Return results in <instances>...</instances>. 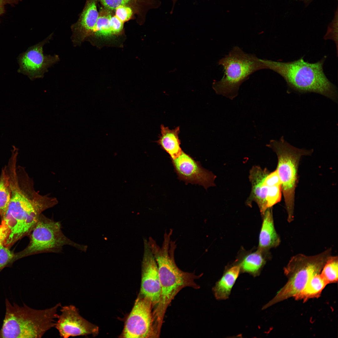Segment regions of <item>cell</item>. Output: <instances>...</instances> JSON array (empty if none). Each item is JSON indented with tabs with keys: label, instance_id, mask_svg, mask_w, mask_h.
Wrapping results in <instances>:
<instances>
[{
	"label": "cell",
	"instance_id": "28",
	"mask_svg": "<svg viewBox=\"0 0 338 338\" xmlns=\"http://www.w3.org/2000/svg\"><path fill=\"white\" fill-rule=\"evenodd\" d=\"M263 184L269 187L281 185L276 170L270 173L268 172L267 174L264 179Z\"/></svg>",
	"mask_w": 338,
	"mask_h": 338
},
{
	"label": "cell",
	"instance_id": "24",
	"mask_svg": "<svg viewBox=\"0 0 338 338\" xmlns=\"http://www.w3.org/2000/svg\"><path fill=\"white\" fill-rule=\"evenodd\" d=\"M338 8L335 11L334 16L328 26L327 32L324 37L325 39H331L336 43L337 48Z\"/></svg>",
	"mask_w": 338,
	"mask_h": 338
},
{
	"label": "cell",
	"instance_id": "14",
	"mask_svg": "<svg viewBox=\"0 0 338 338\" xmlns=\"http://www.w3.org/2000/svg\"><path fill=\"white\" fill-rule=\"evenodd\" d=\"M97 2V0H86L78 20L71 26V39L74 47L88 41L92 35L99 16Z\"/></svg>",
	"mask_w": 338,
	"mask_h": 338
},
{
	"label": "cell",
	"instance_id": "17",
	"mask_svg": "<svg viewBox=\"0 0 338 338\" xmlns=\"http://www.w3.org/2000/svg\"><path fill=\"white\" fill-rule=\"evenodd\" d=\"M263 217V222L259 236L258 250L262 252H265L270 248L279 245L280 239L274 228L271 208L266 210Z\"/></svg>",
	"mask_w": 338,
	"mask_h": 338
},
{
	"label": "cell",
	"instance_id": "25",
	"mask_svg": "<svg viewBox=\"0 0 338 338\" xmlns=\"http://www.w3.org/2000/svg\"><path fill=\"white\" fill-rule=\"evenodd\" d=\"M282 188L281 185L269 187L266 197L268 208L279 202L281 198Z\"/></svg>",
	"mask_w": 338,
	"mask_h": 338
},
{
	"label": "cell",
	"instance_id": "20",
	"mask_svg": "<svg viewBox=\"0 0 338 338\" xmlns=\"http://www.w3.org/2000/svg\"><path fill=\"white\" fill-rule=\"evenodd\" d=\"M11 196L9 176L6 166L0 175V217L3 218L9 205Z\"/></svg>",
	"mask_w": 338,
	"mask_h": 338
},
{
	"label": "cell",
	"instance_id": "22",
	"mask_svg": "<svg viewBox=\"0 0 338 338\" xmlns=\"http://www.w3.org/2000/svg\"><path fill=\"white\" fill-rule=\"evenodd\" d=\"M263 253L258 250L247 255L241 262L240 268L244 272L254 275L258 274L265 262Z\"/></svg>",
	"mask_w": 338,
	"mask_h": 338
},
{
	"label": "cell",
	"instance_id": "18",
	"mask_svg": "<svg viewBox=\"0 0 338 338\" xmlns=\"http://www.w3.org/2000/svg\"><path fill=\"white\" fill-rule=\"evenodd\" d=\"M161 129V135L157 142L169 155L171 159L176 158L182 151L178 137L179 127L170 129L168 127L162 125Z\"/></svg>",
	"mask_w": 338,
	"mask_h": 338
},
{
	"label": "cell",
	"instance_id": "11",
	"mask_svg": "<svg viewBox=\"0 0 338 338\" xmlns=\"http://www.w3.org/2000/svg\"><path fill=\"white\" fill-rule=\"evenodd\" d=\"M60 310L61 313L58 315L54 327L61 337L89 335L95 336L98 334V327L83 317L74 305L61 306Z\"/></svg>",
	"mask_w": 338,
	"mask_h": 338
},
{
	"label": "cell",
	"instance_id": "29",
	"mask_svg": "<svg viewBox=\"0 0 338 338\" xmlns=\"http://www.w3.org/2000/svg\"><path fill=\"white\" fill-rule=\"evenodd\" d=\"M9 233V229L4 220H2L0 225V245L4 243Z\"/></svg>",
	"mask_w": 338,
	"mask_h": 338
},
{
	"label": "cell",
	"instance_id": "2",
	"mask_svg": "<svg viewBox=\"0 0 338 338\" xmlns=\"http://www.w3.org/2000/svg\"><path fill=\"white\" fill-rule=\"evenodd\" d=\"M172 233L166 232L161 247L152 238L148 241L149 247L156 262L161 286L159 302L153 313L154 326L160 334L166 309L177 294L187 287L195 289L200 286L195 280L199 279L202 274L184 272L177 265L174 257L177 244L171 238Z\"/></svg>",
	"mask_w": 338,
	"mask_h": 338
},
{
	"label": "cell",
	"instance_id": "15",
	"mask_svg": "<svg viewBox=\"0 0 338 338\" xmlns=\"http://www.w3.org/2000/svg\"><path fill=\"white\" fill-rule=\"evenodd\" d=\"M268 172L266 169L263 170L259 166H255L251 169L249 172V179L252 184V189L246 203L250 206L253 202H255L262 216L268 209L266 197L269 187L264 185L263 183Z\"/></svg>",
	"mask_w": 338,
	"mask_h": 338
},
{
	"label": "cell",
	"instance_id": "1",
	"mask_svg": "<svg viewBox=\"0 0 338 338\" xmlns=\"http://www.w3.org/2000/svg\"><path fill=\"white\" fill-rule=\"evenodd\" d=\"M9 180L11 198L2 219L9 229L4 243L7 247L30 233L42 213L58 203L56 198L36 191L33 179L28 175L13 173Z\"/></svg>",
	"mask_w": 338,
	"mask_h": 338
},
{
	"label": "cell",
	"instance_id": "19",
	"mask_svg": "<svg viewBox=\"0 0 338 338\" xmlns=\"http://www.w3.org/2000/svg\"><path fill=\"white\" fill-rule=\"evenodd\" d=\"M240 265L234 266L228 269L216 284L213 291L216 298L224 300L228 298L231 289L239 274Z\"/></svg>",
	"mask_w": 338,
	"mask_h": 338
},
{
	"label": "cell",
	"instance_id": "6",
	"mask_svg": "<svg viewBox=\"0 0 338 338\" xmlns=\"http://www.w3.org/2000/svg\"><path fill=\"white\" fill-rule=\"evenodd\" d=\"M331 252V249L329 248L315 255L299 254L292 257L284 268L287 282L263 309L290 297L297 300L312 278L320 273Z\"/></svg>",
	"mask_w": 338,
	"mask_h": 338
},
{
	"label": "cell",
	"instance_id": "31",
	"mask_svg": "<svg viewBox=\"0 0 338 338\" xmlns=\"http://www.w3.org/2000/svg\"><path fill=\"white\" fill-rule=\"evenodd\" d=\"M302 2L305 7L308 6L314 0H294Z\"/></svg>",
	"mask_w": 338,
	"mask_h": 338
},
{
	"label": "cell",
	"instance_id": "7",
	"mask_svg": "<svg viewBox=\"0 0 338 338\" xmlns=\"http://www.w3.org/2000/svg\"><path fill=\"white\" fill-rule=\"evenodd\" d=\"M266 146L271 148L277 156L276 170L280 181L287 220L291 222L294 218L295 190L299 162L302 156L310 155L313 150L294 147L285 141L283 136L278 141L271 140Z\"/></svg>",
	"mask_w": 338,
	"mask_h": 338
},
{
	"label": "cell",
	"instance_id": "13",
	"mask_svg": "<svg viewBox=\"0 0 338 338\" xmlns=\"http://www.w3.org/2000/svg\"><path fill=\"white\" fill-rule=\"evenodd\" d=\"M144 252L141 264L140 294L149 299L153 307L158 303L161 286L156 262L148 241L144 240Z\"/></svg>",
	"mask_w": 338,
	"mask_h": 338
},
{
	"label": "cell",
	"instance_id": "3",
	"mask_svg": "<svg viewBox=\"0 0 338 338\" xmlns=\"http://www.w3.org/2000/svg\"><path fill=\"white\" fill-rule=\"evenodd\" d=\"M324 58L315 63L305 61L303 57L284 62L262 59L266 69L273 70L282 76L291 88L300 92H313L333 100L337 99L336 88L323 71Z\"/></svg>",
	"mask_w": 338,
	"mask_h": 338
},
{
	"label": "cell",
	"instance_id": "30",
	"mask_svg": "<svg viewBox=\"0 0 338 338\" xmlns=\"http://www.w3.org/2000/svg\"><path fill=\"white\" fill-rule=\"evenodd\" d=\"M21 0H0V18L6 12L5 6L7 4L12 6L18 4Z\"/></svg>",
	"mask_w": 338,
	"mask_h": 338
},
{
	"label": "cell",
	"instance_id": "4",
	"mask_svg": "<svg viewBox=\"0 0 338 338\" xmlns=\"http://www.w3.org/2000/svg\"><path fill=\"white\" fill-rule=\"evenodd\" d=\"M6 312L0 329V338H41L54 327L60 303L51 308L38 310L24 304L20 306L5 300Z\"/></svg>",
	"mask_w": 338,
	"mask_h": 338
},
{
	"label": "cell",
	"instance_id": "10",
	"mask_svg": "<svg viewBox=\"0 0 338 338\" xmlns=\"http://www.w3.org/2000/svg\"><path fill=\"white\" fill-rule=\"evenodd\" d=\"M51 33L37 44L29 47L18 58L19 68L18 72L27 75L31 80L43 78L48 69L60 61L59 55H46L43 47L52 38Z\"/></svg>",
	"mask_w": 338,
	"mask_h": 338
},
{
	"label": "cell",
	"instance_id": "8",
	"mask_svg": "<svg viewBox=\"0 0 338 338\" xmlns=\"http://www.w3.org/2000/svg\"><path fill=\"white\" fill-rule=\"evenodd\" d=\"M30 233L29 244L21 253L22 256L44 253H60L65 245L83 251L86 250V246L75 243L64 234L59 222L55 221L42 213Z\"/></svg>",
	"mask_w": 338,
	"mask_h": 338
},
{
	"label": "cell",
	"instance_id": "5",
	"mask_svg": "<svg viewBox=\"0 0 338 338\" xmlns=\"http://www.w3.org/2000/svg\"><path fill=\"white\" fill-rule=\"evenodd\" d=\"M223 68V76L213 82L212 87L216 93L233 100L238 95L242 84L258 70L266 69L261 59L254 54L244 52L238 46L218 63Z\"/></svg>",
	"mask_w": 338,
	"mask_h": 338
},
{
	"label": "cell",
	"instance_id": "12",
	"mask_svg": "<svg viewBox=\"0 0 338 338\" xmlns=\"http://www.w3.org/2000/svg\"><path fill=\"white\" fill-rule=\"evenodd\" d=\"M171 160L178 179L184 182L186 184H198L206 189L215 186L216 176L202 167L199 161L183 151L178 157Z\"/></svg>",
	"mask_w": 338,
	"mask_h": 338
},
{
	"label": "cell",
	"instance_id": "26",
	"mask_svg": "<svg viewBox=\"0 0 338 338\" xmlns=\"http://www.w3.org/2000/svg\"><path fill=\"white\" fill-rule=\"evenodd\" d=\"M13 256L7 246L3 243L0 245V271L10 263Z\"/></svg>",
	"mask_w": 338,
	"mask_h": 338
},
{
	"label": "cell",
	"instance_id": "23",
	"mask_svg": "<svg viewBox=\"0 0 338 338\" xmlns=\"http://www.w3.org/2000/svg\"><path fill=\"white\" fill-rule=\"evenodd\" d=\"M337 256H330L324 265L320 274L327 284L336 283L338 280Z\"/></svg>",
	"mask_w": 338,
	"mask_h": 338
},
{
	"label": "cell",
	"instance_id": "32",
	"mask_svg": "<svg viewBox=\"0 0 338 338\" xmlns=\"http://www.w3.org/2000/svg\"><path fill=\"white\" fill-rule=\"evenodd\" d=\"M170 0L172 2V10H171L172 11L171 12V13H172V12H173V8H174V7L175 6V5L176 4V2H177V1L178 0Z\"/></svg>",
	"mask_w": 338,
	"mask_h": 338
},
{
	"label": "cell",
	"instance_id": "16",
	"mask_svg": "<svg viewBox=\"0 0 338 338\" xmlns=\"http://www.w3.org/2000/svg\"><path fill=\"white\" fill-rule=\"evenodd\" d=\"M104 8L113 11L118 6H124L131 8L137 20L143 23L146 20L148 12L158 8L161 5L159 0H99Z\"/></svg>",
	"mask_w": 338,
	"mask_h": 338
},
{
	"label": "cell",
	"instance_id": "21",
	"mask_svg": "<svg viewBox=\"0 0 338 338\" xmlns=\"http://www.w3.org/2000/svg\"><path fill=\"white\" fill-rule=\"evenodd\" d=\"M327 284L320 273L314 275L297 300L305 302L310 299L318 298Z\"/></svg>",
	"mask_w": 338,
	"mask_h": 338
},
{
	"label": "cell",
	"instance_id": "9",
	"mask_svg": "<svg viewBox=\"0 0 338 338\" xmlns=\"http://www.w3.org/2000/svg\"><path fill=\"white\" fill-rule=\"evenodd\" d=\"M151 302L140 294L125 324L123 338L156 337Z\"/></svg>",
	"mask_w": 338,
	"mask_h": 338
},
{
	"label": "cell",
	"instance_id": "27",
	"mask_svg": "<svg viewBox=\"0 0 338 338\" xmlns=\"http://www.w3.org/2000/svg\"><path fill=\"white\" fill-rule=\"evenodd\" d=\"M115 10V15L124 23L133 18L134 14L132 9L126 6H119Z\"/></svg>",
	"mask_w": 338,
	"mask_h": 338
}]
</instances>
